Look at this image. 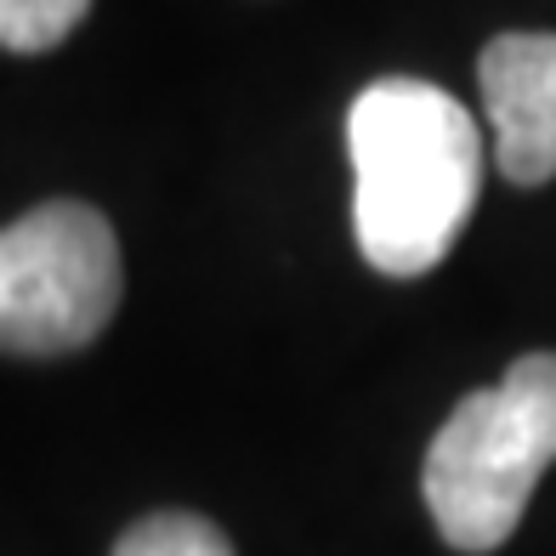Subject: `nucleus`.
<instances>
[{
  "label": "nucleus",
  "instance_id": "f257e3e1",
  "mask_svg": "<svg viewBox=\"0 0 556 556\" xmlns=\"http://www.w3.org/2000/svg\"><path fill=\"white\" fill-rule=\"evenodd\" d=\"M346 154L364 262L387 278L432 273L483 188V137L466 103L409 74L375 80L346 114Z\"/></svg>",
  "mask_w": 556,
  "mask_h": 556
},
{
  "label": "nucleus",
  "instance_id": "f03ea898",
  "mask_svg": "<svg viewBox=\"0 0 556 556\" xmlns=\"http://www.w3.org/2000/svg\"><path fill=\"white\" fill-rule=\"evenodd\" d=\"M556 460V352H528L505 369V381L454 403L426 448L420 489L438 534L489 556L517 534L528 494Z\"/></svg>",
  "mask_w": 556,
  "mask_h": 556
},
{
  "label": "nucleus",
  "instance_id": "7ed1b4c3",
  "mask_svg": "<svg viewBox=\"0 0 556 556\" xmlns=\"http://www.w3.org/2000/svg\"><path fill=\"white\" fill-rule=\"evenodd\" d=\"M119 239L80 199H52L0 227V352L91 346L119 313Z\"/></svg>",
  "mask_w": 556,
  "mask_h": 556
},
{
  "label": "nucleus",
  "instance_id": "20e7f679",
  "mask_svg": "<svg viewBox=\"0 0 556 556\" xmlns=\"http://www.w3.org/2000/svg\"><path fill=\"white\" fill-rule=\"evenodd\" d=\"M483 114L494 125V165L517 188L556 176V35H500L477 58Z\"/></svg>",
  "mask_w": 556,
  "mask_h": 556
},
{
  "label": "nucleus",
  "instance_id": "39448f33",
  "mask_svg": "<svg viewBox=\"0 0 556 556\" xmlns=\"http://www.w3.org/2000/svg\"><path fill=\"white\" fill-rule=\"evenodd\" d=\"M91 0H0V52L40 58L86 23Z\"/></svg>",
  "mask_w": 556,
  "mask_h": 556
},
{
  "label": "nucleus",
  "instance_id": "423d86ee",
  "mask_svg": "<svg viewBox=\"0 0 556 556\" xmlns=\"http://www.w3.org/2000/svg\"><path fill=\"white\" fill-rule=\"evenodd\" d=\"M114 556H233L227 534L205 517L188 511H154L137 528H125V540L114 545Z\"/></svg>",
  "mask_w": 556,
  "mask_h": 556
}]
</instances>
